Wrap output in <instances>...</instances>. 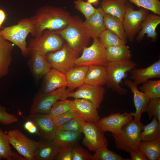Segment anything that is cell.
<instances>
[{"label":"cell","instance_id":"cell-31","mask_svg":"<svg viewBox=\"0 0 160 160\" xmlns=\"http://www.w3.org/2000/svg\"><path fill=\"white\" fill-rule=\"evenodd\" d=\"M104 22L106 29L111 31L121 39L127 41V36L122 22L114 16L105 14Z\"/></svg>","mask_w":160,"mask_h":160},{"label":"cell","instance_id":"cell-6","mask_svg":"<svg viewBox=\"0 0 160 160\" xmlns=\"http://www.w3.org/2000/svg\"><path fill=\"white\" fill-rule=\"evenodd\" d=\"M137 64L130 60L109 62L107 66L108 87L121 95H125L127 90L120 86L123 79L127 76V73L136 68Z\"/></svg>","mask_w":160,"mask_h":160},{"label":"cell","instance_id":"cell-49","mask_svg":"<svg viewBox=\"0 0 160 160\" xmlns=\"http://www.w3.org/2000/svg\"><path fill=\"white\" fill-rule=\"evenodd\" d=\"M87 2L94 5H97L99 3V0H87Z\"/></svg>","mask_w":160,"mask_h":160},{"label":"cell","instance_id":"cell-42","mask_svg":"<svg viewBox=\"0 0 160 160\" xmlns=\"http://www.w3.org/2000/svg\"><path fill=\"white\" fill-rule=\"evenodd\" d=\"M74 4L75 8L83 14L86 19L94 14L97 9L91 4L83 0H76Z\"/></svg>","mask_w":160,"mask_h":160},{"label":"cell","instance_id":"cell-41","mask_svg":"<svg viewBox=\"0 0 160 160\" xmlns=\"http://www.w3.org/2000/svg\"><path fill=\"white\" fill-rule=\"evenodd\" d=\"M147 112L149 120L153 116L156 117L160 122V98L151 99L145 110L144 113Z\"/></svg>","mask_w":160,"mask_h":160},{"label":"cell","instance_id":"cell-16","mask_svg":"<svg viewBox=\"0 0 160 160\" xmlns=\"http://www.w3.org/2000/svg\"><path fill=\"white\" fill-rule=\"evenodd\" d=\"M124 83L131 89L133 94L134 103L136 109L135 112H131L134 117V119L136 122H140L142 114L144 113L151 99L144 93L140 91L138 89L137 85L132 80H126Z\"/></svg>","mask_w":160,"mask_h":160},{"label":"cell","instance_id":"cell-47","mask_svg":"<svg viewBox=\"0 0 160 160\" xmlns=\"http://www.w3.org/2000/svg\"><path fill=\"white\" fill-rule=\"evenodd\" d=\"M25 129L30 133L38 135V129L35 124L32 121L28 120L25 123Z\"/></svg>","mask_w":160,"mask_h":160},{"label":"cell","instance_id":"cell-9","mask_svg":"<svg viewBox=\"0 0 160 160\" xmlns=\"http://www.w3.org/2000/svg\"><path fill=\"white\" fill-rule=\"evenodd\" d=\"M65 86L52 92L39 93L34 97L30 111V114H49L53 105L57 101L66 99L69 91Z\"/></svg>","mask_w":160,"mask_h":160},{"label":"cell","instance_id":"cell-4","mask_svg":"<svg viewBox=\"0 0 160 160\" xmlns=\"http://www.w3.org/2000/svg\"><path fill=\"white\" fill-rule=\"evenodd\" d=\"M143 124L132 119L125 125L118 134H112L116 148L118 150L125 151L129 153L131 151L138 149L141 141L140 133Z\"/></svg>","mask_w":160,"mask_h":160},{"label":"cell","instance_id":"cell-39","mask_svg":"<svg viewBox=\"0 0 160 160\" xmlns=\"http://www.w3.org/2000/svg\"><path fill=\"white\" fill-rule=\"evenodd\" d=\"M85 122L80 116L72 119L64 124L57 127V129L81 134L83 125Z\"/></svg>","mask_w":160,"mask_h":160},{"label":"cell","instance_id":"cell-3","mask_svg":"<svg viewBox=\"0 0 160 160\" xmlns=\"http://www.w3.org/2000/svg\"><path fill=\"white\" fill-rule=\"evenodd\" d=\"M33 27L30 18H24L17 24L3 27L0 30V34L4 39L17 46L23 56L27 57L30 54L26 40L28 34L31 33Z\"/></svg>","mask_w":160,"mask_h":160},{"label":"cell","instance_id":"cell-13","mask_svg":"<svg viewBox=\"0 0 160 160\" xmlns=\"http://www.w3.org/2000/svg\"><path fill=\"white\" fill-rule=\"evenodd\" d=\"M133 116L131 112H117L100 119L97 124L104 133L108 131L117 134L120 132L125 125L133 119Z\"/></svg>","mask_w":160,"mask_h":160},{"label":"cell","instance_id":"cell-38","mask_svg":"<svg viewBox=\"0 0 160 160\" xmlns=\"http://www.w3.org/2000/svg\"><path fill=\"white\" fill-rule=\"evenodd\" d=\"M137 7L150 10L155 14L160 15V1L159 0H127Z\"/></svg>","mask_w":160,"mask_h":160},{"label":"cell","instance_id":"cell-30","mask_svg":"<svg viewBox=\"0 0 160 160\" xmlns=\"http://www.w3.org/2000/svg\"><path fill=\"white\" fill-rule=\"evenodd\" d=\"M138 149L149 160H159L160 138L149 141H140Z\"/></svg>","mask_w":160,"mask_h":160},{"label":"cell","instance_id":"cell-28","mask_svg":"<svg viewBox=\"0 0 160 160\" xmlns=\"http://www.w3.org/2000/svg\"><path fill=\"white\" fill-rule=\"evenodd\" d=\"M129 47L122 44L108 47L106 48L105 55L109 62L130 60L132 54Z\"/></svg>","mask_w":160,"mask_h":160},{"label":"cell","instance_id":"cell-19","mask_svg":"<svg viewBox=\"0 0 160 160\" xmlns=\"http://www.w3.org/2000/svg\"><path fill=\"white\" fill-rule=\"evenodd\" d=\"M130 78L137 85L151 78H160V60L144 68H135L130 71Z\"/></svg>","mask_w":160,"mask_h":160},{"label":"cell","instance_id":"cell-24","mask_svg":"<svg viewBox=\"0 0 160 160\" xmlns=\"http://www.w3.org/2000/svg\"><path fill=\"white\" fill-rule=\"evenodd\" d=\"M107 81V67L93 65L88 67L84 83L95 86H101Z\"/></svg>","mask_w":160,"mask_h":160},{"label":"cell","instance_id":"cell-48","mask_svg":"<svg viewBox=\"0 0 160 160\" xmlns=\"http://www.w3.org/2000/svg\"><path fill=\"white\" fill-rule=\"evenodd\" d=\"M7 15L5 11L0 7V29L3 27L2 25L7 18Z\"/></svg>","mask_w":160,"mask_h":160},{"label":"cell","instance_id":"cell-1","mask_svg":"<svg viewBox=\"0 0 160 160\" xmlns=\"http://www.w3.org/2000/svg\"><path fill=\"white\" fill-rule=\"evenodd\" d=\"M70 16L68 12L61 8L43 7L30 18L33 25L31 33L36 37L42 35L45 30H61L68 25Z\"/></svg>","mask_w":160,"mask_h":160},{"label":"cell","instance_id":"cell-51","mask_svg":"<svg viewBox=\"0 0 160 160\" xmlns=\"http://www.w3.org/2000/svg\"></svg>","mask_w":160,"mask_h":160},{"label":"cell","instance_id":"cell-34","mask_svg":"<svg viewBox=\"0 0 160 160\" xmlns=\"http://www.w3.org/2000/svg\"><path fill=\"white\" fill-rule=\"evenodd\" d=\"M139 88L151 99L160 97V80H148Z\"/></svg>","mask_w":160,"mask_h":160},{"label":"cell","instance_id":"cell-35","mask_svg":"<svg viewBox=\"0 0 160 160\" xmlns=\"http://www.w3.org/2000/svg\"><path fill=\"white\" fill-rule=\"evenodd\" d=\"M99 38L105 48L114 46L125 44L127 42L107 29L101 33Z\"/></svg>","mask_w":160,"mask_h":160},{"label":"cell","instance_id":"cell-15","mask_svg":"<svg viewBox=\"0 0 160 160\" xmlns=\"http://www.w3.org/2000/svg\"><path fill=\"white\" fill-rule=\"evenodd\" d=\"M28 119L33 121L38 129V135L44 139L53 140L57 127L54 124L49 114H31Z\"/></svg>","mask_w":160,"mask_h":160},{"label":"cell","instance_id":"cell-12","mask_svg":"<svg viewBox=\"0 0 160 160\" xmlns=\"http://www.w3.org/2000/svg\"><path fill=\"white\" fill-rule=\"evenodd\" d=\"M148 14L145 9L136 10L127 6L123 23L127 37L130 41H133L142 23Z\"/></svg>","mask_w":160,"mask_h":160},{"label":"cell","instance_id":"cell-46","mask_svg":"<svg viewBox=\"0 0 160 160\" xmlns=\"http://www.w3.org/2000/svg\"><path fill=\"white\" fill-rule=\"evenodd\" d=\"M129 153L131 157L130 160H148L147 158L138 149L132 150Z\"/></svg>","mask_w":160,"mask_h":160},{"label":"cell","instance_id":"cell-17","mask_svg":"<svg viewBox=\"0 0 160 160\" xmlns=\"http://www.w3.org/2000/svg\"><path fill=\"white\" fill-rule=\"evenodd\" d=\"M105 13L101 7L89 18L83 22L84 27L89 36L93 39L98 38L106 29L104 22Z\"/></svg>","mask_w":160,"mask_h":160},{"label":"cell","instance_id":"cell-8","mask_svg":"<svg viewBox=\"0 0 160 160\" xmlns=\"http://www.w3.org/2000/svg\"><path fill=\"white\" fill-rule=\"evenodd\" d=\"M78 54L66 43L59 50L47 53L45 57L52 68L65 74L75 66L74 62Z\"/></svg>","mask_w":160,"mask_h":160},{"label":"cell","instance_id":"cell-44","mask_svg":"<svg viewBox=\"0 0 160 160\" xmlns=\"http://www.w3.org/2000/svg\"><path fill=\"white\" fill-rule=\"evenodd\" d=\"M18 121V118L14 115L8 113L5 107L0 105V123L8 125Z\"/></svg>","mask_w":160,"mask_h":160},{"label":"cell","instance_id":"cell-20","mask_svg":"<svg viewBox=\"0 0 160 160\" xmlns=\"http://www.w3.org/2000/svg\"><path fill=\"white\" fill-rule=\"evenodd\" d=\"M44 76L43 87L39 93H47L63 87H67L65 74L56 69L52 68Z\"/></svg>","mask_w":160,"mask_h":160},{"label":"cell","instance_id":"cell-40","mask_svg":"<svg viewBox=\"0 0 160 160\" xmlns=\"http://www.w3.org/2000/svg\"><path fill=\"white\" fill-rule=\"evenodd\" d=\"M80 116L78 112L73 109L52 117V119L54 125L58 127L66 124L72 119Z\"/></svg>","mask_w":160,"mask_h":160},{"label":"cell","instance_id":"cell-29","mask_svg":"<svg viewBox=\"0 0 160 160\" xmlns=\"http://www.w3.org/2000/svg\"><path fill=\"white\" fill-rule=\"evenodd\" d=\"M81 136V133L57 129L53 140L61 147L74 146L77 144Z\"/></svg>","mask_w":160,"mask_h":160},{"label":"cell","instance_id":"cell-5","mask_svg":"<svg viewBox=\"0 0 160 160\" xmlns=\"http://www.w3.org/2000/svg\"><path fill=\"white\" fill-rule=\"evenodd\" d=\"M63 44L60 35L55 31L45 30L42 35L31 39L27 47L29 54H36L45 57L47 53L60 49Z\"/></svg>","mask_w":160,"mask_h":160},{"label":"cell","instance_id":"cell-36","mask_svg":"<svg viewBox=\"0 0 160 160\" xmlns=\"http://www.w3.org/2000/svg\"><path fill=\"white\" fill-rule=\"evenodd\" d=\"M73 109V100L66 99L56 102L52 107L49 114L52 117Z\"/></svg>","mask_w":160,"mask_h":160},{"label":"cell","instance_id":"cell-26","mask_svg":"<svg viewBox=\"0 0 160 160\" xmlns=\"http://www.w3.org/2000/svg\"><path fill=\"white\" fill-rule=\"evenodd\" d=\"M160 23L159 15L148 14L141 25L142 29L137 35V40L140 41L142 40L146 34L147 37L155 39L157 35L156 29Z\"/></svg>","mask_w":160,"mask_h":160},{"label":"cell","instance_id":"cell-32","mask_svg":"<svg viewBox=\"0 0 160 160\" xmlns=\"http://www.w3.org/2000/svg\"><path fill=\"white\" fill-rule=\"evenodd\" d=\"M142 130L140 134L141 141H152L160 138V122L155 116L150 123L143 125Z\"/></svg>","mask_w":160,"mask_h":160},{"label":"cell","instance_id":"cell-45","mask_svg":"<svg viewBox=\"0 0 160 160\" xmlns=\"http://www.w3.org/2000/svg\"><path fill=\"white\" fill-rule=\"evenodd\" d=\"M73 146L60 147L55 160H72V151Z\"/></svg>","mask_w":160,"mask_h":160},{"label":"cell","instance_id":"cell-43","mask_svg":"<svg viewBox=\"0 0 160 160\" xmlns=\"http://www.w3.org/2000/svg\"><path fill=\"white\" fill-rule=\"evenodd\" d=\"M92 155L81 145L74 146L72 151V160H91Z\"/></svg>","mask_w":160,"mask_h":160},{"label":"cell","instance_id":"cell-7","mask_svg":"<svg viewBox=\"0 0 160 160\" xmlns=\"http://www.w3.org/2000/svg\"><path fill=\"white\" fill-rule=\"evenodd\" d=\"M93 39L92 44L84 47L81 56L75 61V66L107 65L109 62L106 57L105 47L99 37Z\"/></svg>","mask_w":160,"mask_h":160},{"label":"cell","instance_id":"cell-27","mask_svg":"<svg viewBox=\"0 0 160 160\" xmlns=\"http://www.w3.org/2000/svg\"><path fill=\"white\" fill-rule=\"evenodd\" d=\"M127 0H103L101 7L105 13L119 18L123 22L127 7Z\"/></svg>","mask_w":160,"mask_h":160},{"label":"cell","instance_id":"cell-11","mask_svg":"<svg viewBox=\"0 0 160 160\" xmlns=\"http://www.w3.org/2000/svg\"><path fill=\"white\" fill-rule=\"evenodd\" d=\"M82 133L84 135L82 143L90 151L95 152L100 147H107V140L97 123L85 122Z\"/></svg>","mask_w":160,"mask_h":160},{"label":"cell","instance_id":"cell-37","mask_svg":"<svg viewBox=\"0 0 160 160\" xmlns=\"http://www.w3.org/2000/svg\"><path fill=\"white\" fill-rule=\"evenodd\" d=\"M92 155L91 160H127L119 154L108 150L107 147L103 146L97 148Z\"/></svg>","mask_w":160,"mask_h":160},{"label":"cell","instance_id":"cell-23","mask_svg":"<svg viewBox=\"0 0 160 160\" xmlns=\"http://www.w3.org/2000/svg\"><path fill=\"white\" fill-rule=\"evenodd\" d=\"M88 68L87 66H75L65 73L69 92L73 91L84 83Z\"/></svg>","mask_w":160,"mask_h":160},{"label":"cell","instance_id":"cell-14","mask_svg":"<svg viewBox=\"0 0 160 160\" xmlns=\"http://www.w3.org/2000/svg\"><path fill=\"white\" fill-rule=\"evenodd\" d=\"M105 89L101 86H95L84 83L78 87L74 92L68 91L67 97H71L74 99H83L91 102L97 109L104 98Z\"/></svg>","mask_w":160,"mask_h":160},{"label":"cell","instance_id":"cell-2","mask_svg":"<svg viewBox=\"0 0 160 160\" xmlns=\"http://www.w3.org/2000/svg\"><path fill=\"white\" fill-rule=\"evenodd\" d=\"M65 40L74 51L79 53L88 44L90 38L83 25V21L76 16H70L68 23L64 28L55 31Z\"/></svg>","mask_w":160,"mask_h":160},{"label":"cell","instance_id":"cell-22","mask_svg":"<svg viewBox=\"0 0 160 160\" xmlns=\"http://www.w3.org/2000/svg\"><path fill=\"white\" fill-rule=\"evenodd\" d=\"M14 45L0 34V79L8 73L13 59L12 53Z\"/></svg>","mask_w":160,"mask_h":160},{"label":"cell","instance_id":"cell-25","mask_svg":"<svg viewBox=\"0 0 160 160\" xmlns=\"http://www.w3.org/2000/svg\"><path fill=\"white\" fill-rule=\"evenodd\" d=\"M31 55L29 61L30 69L34 79L39 80L52 68L45 57L36 54Z\"/></svg>","mask_w":160,"mask_h":160},{"label":"cell","instance_id":"cell-21","mask_svg":"<svg viewBox=\"0 0 160 160\" xmlns=\"http://www.w3.org/2000/svg\"><path fill=\"white\" fill-rule=\"evenodd\" d=\"M74 108L86 122L97 123L100 117L97 109L88 100L83 99L73 100Z\"/></svg>","mask_w":160,"mask_h":160},{"label":"cell","instance_id":"cell-50","mask_svg":"<svg viewBox=\"0 0 160 160\" xmlns=\"http://www.w3.org/2000/svg\"><path fill=\"white\" fill-rule=\"evenodd\" d=\"M1 157L0 156V160L1 159Z\"/></svg>","mask_w":160,"mask_h":160},{"label":"cell","instance_id":"cell-10","mask_svg":"<svg viewBox=\"0 0 160 160\" xmlns=\"http://www.w3.org/2000/svg\"><path fill=\"white\" fill-rule=\"evenodd\" d=\"M7 135L10 144L26 160H35L34 153L37 142L16 129L9 131Z\"/></svg>","mask_w":160,"mask_h":160},{"label":"cell","instance_id":"cell-18","mask_svg":"<svg viewBox=\"0 0 160 160\" xmlns=\"http://www.w3.org/2000/svg\"><path fill=\"white\" fill-rule=\"evenodd\" d=\"M60 147L54 140H40L34 151V159L55 160Z\"/></svg>","mask_w":160,"mask_h":160},{"label":"cell","instance_id":"cell-33","mask_svg":"<svg viewBox=\"0 0 160 160\" xmlns=\"http://www.w3.org/2000/svg\"><path fill=\"white\" fill-rule=\"evenodd\" d=\"M7 136L0 128V156L7 160H26L11 149Z\"/></svg>","mask_w":160,"mask_h":160}]
</instances>
